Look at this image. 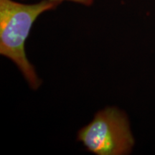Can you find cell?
I'll return each mask as SVG.
<instances>
[{"label":"cell","instance_id":"cell-2","mask_svg":"<svg viewBox=\"0 0 155 155\" xmlns=\"http://www.w3.org/2000/svg\"><path fill=\"white\" fill-rule=\"evenodd\" d=\"M78 139L97 155L125 154L133 145L127 118L113 107L98 112L93 121L79 131Z\"/></svg>","mask_w":155,"mask_h":155},{"label":"cell","instance_id":"cell-1","mask_svg":"<svg viewBox=\"0 0 155 155\" xmlns=\"http://www.w3.org/2000/svg\"><path fill=\"white\" fill-rule=\"evenodd\" d=\"M59 3L43 0L25 5L12 0H0V54L16 64L34 90L39 88L41 81L27 58L25 42L36 19L45 12L55 9Z\"/></svg>","mask_w":155,"mask_h":155},{"label":"cell","instance_id":"cell-3","mask_svg":"<svg viewBox=\"0 0 155 155\" xmlns=\"http://www.w3.org/2000/svg\"><path fill=\"white\" fill-rule=\"evenodd\" d=\"M51 1L58 2H61L65 1V0H51ZM67 1L74 2L82 4V5H86V6L91 5L92 4H93V2H94V0H67Z\"/></svg>","mask_w":155,"mask_h":155}]
</instances>
